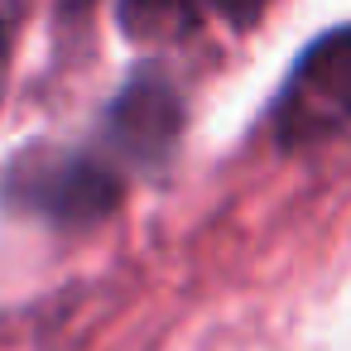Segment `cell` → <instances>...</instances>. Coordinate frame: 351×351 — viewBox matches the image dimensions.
<instances>
[{
	"label": "cell",
	"mask_w": 351,
	"mask_h": 351,
	"mask_svg": "<svg viewBox=\"0 0 351 351\" xmlns=\"http://www.w3.org/2000/svg\"><path fill=\"white\" fill-rule=\"evenodd\" d=\"M5 202L20 212H34L53 226H97L121 207V178L87 159L63 149H25L5 173Z\"/></svg>",
	"instance_id": "cell-1"
},
{
	"label": "cell",
	"mask_w": 351,
	"mask_h": 351,
	"mask_svg": "<svg viewBox=\"0 0 351 351\" xmlns=\"http://www.w3.org/2000/svg\"><path fill=\"white\" fill-rule=\"evenodd\" d=\"M351 125V29L322 34L293 63L274 101V140L284 149H308Z\"/></svg>",
	"instance_id": "cell-2"
},
{
	"label": "cell",
	"mask_w": 351,
	"mask_h": 351,
	"mask_svg": "<svg viewBox=\"0 0 351 351\" xmlns=\"http://www.w3.org/2000/svg\"><path fill=\"white\" fill-rule=\"evenodd\" d=\"M106 135L130 164H159L183 135V97L164 73H135L106 111Z\"/></svg>",
	"instance_id": "cell-3"
},
{
	"label": "cell",
	"mask_w": 351,
	"mask_h": 351,
	"mask_svg": "<svg viewBox=\"0 0 351 351\" xmlns=\"http://www.w3.org/2000/svg\"><path fill=\"white\" fill-rule=\"evenodd\" d=\"M116 20L135 44H173L202 25V0H121Z\"/></svg>",
	"instance_id": "cell-4"
},
{
	"label": "cell",
	"mask_w": 351,
	"mask_h": 351,
	"mask_svg": "<svg viewBox=\"0 0 351 351\" xmlns=\"http://www.w3.org/2000/svg\"><path fill=\"white\" fill-rule=\"evenodd\" d=\"M207 5L226 20V25H236V29H250L260 15H265V5L269 0H207Z\"/></svg>",
	"instance_id": "cell-5"
},
{
	"label": "cell",
	"mask_w": 351,
	"mask_h": 351,
	"mask_svg": "<svg viewBox=\"0 0 351 351\" xmlns=\"http://www.w3.org/2000/svg\"><path fill=\"white\" fill-rule=\"evenodd\" d=\"M87 10H92V0H58V20H63V25L87 20Z\"/></svg>",
	"instance_id": "cell-6"
},
{
	"label": "cell",
	"mask_w": 351,
	"mask_h": 351,
	"mask_svg": "<svg viewBox=\"0 0 351 351\" xmlns=\"http://www.w3.org/2000/svg\"><path fill=\"white\" fill-rule=\"evenodd\" d=\"M5 73H10V39H5V25H0V101H5Z\"/></svg>",
	"instance_id": "cell-7"
}]
</instances>
